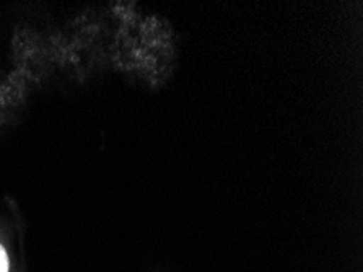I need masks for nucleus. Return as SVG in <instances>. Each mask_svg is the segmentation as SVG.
Here are the masks:
<instances>
[{"instance_id":"1","label":"nucleus","mask_w":363,"mask_h":272,"mask_svg":"<svg viewBox=\"0 0 363 272\" xmlns=\"http://www.w3.org/2000/svg\"><path fill=\"white\" fill-rule=\"evenodd\" d=\"M0 272H9V256L2 245H0Z\"/></svg>"}]
</instances>
